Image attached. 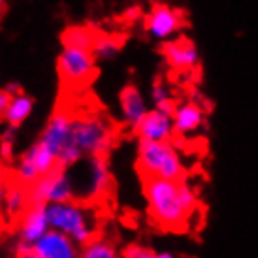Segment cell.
<instances>
[{
	"mask_svg": "<svg viewBox=\"0 0 258 258\" xmlns=\"http://www.w3.org/2000/svg\"><path fill=\"white\" fill-rule=\"evenodd\" d=\"M72 122H74V117L68 113L66 109H57V111L49 117L47 124L43 126L38 144L42 145L49 155L58 158L60 151H62V147L66 145L68 138H70Z\"/></svg>",
	"mask_w": 258,
	"mask_h": 258,
	"instance_id": "9",
	"label": "cell"
},
{
	"mask_svg": "<svg viewBox=\"0 0 258 258\" xmlns=\"http://www.w3.org/2000/svg\"><path fill=\"white\" fill-rule=\"evenodd\" d=\"M57 72L64 87L81 89L96 74V60L89 49L62 45L57 57Z\"/></svg>",
	"mask_w": 258,
	"mask_h": 258,
	"instance_id": "5",
	"label": "cell"
},
{
	"mask_svg": "<svg viewBox=\"0 0 258 258\" xmlns=\"http://www.w3.org/2000/svg\"><path fill=\"white\" fill-rule=\"evenodd\" d=\"M78 185H74L76 198L83 200H96L109 192L111 188V172L106 157H91L85 160L83 177L79 175Z\"/></svg>",
	"mask_w": 258,
	"mask_h": 258,
	"instance_id": "7",
	"label": "cell"
},
{
	"mask_svg": "<svg viewBox=\"0 0 258 258\" xmlns=\"http://www.w3.org/2000/svg\"><path fill=\"white\" fill-rule=\"evenodd\" d=\"M30 206H49V204H62V202H74L76 190L74 181L68 170L57 168L51 173L43 175L36 183L27 188Z\"/></svg>",
	"mask_w": 258,
	"mask_h": 258,
	"instance_id": "6",
	"label": "cell"
},
{
	"mask_svg": "<svg viewBox=\"0 0 258 258\" xmlns=\"http://www.w3.org/2000/svg\"><path fill=\"white\" fill-rule=\"evenodd\" d=\"M138 170L142 177L185 181V162L172 142H140Z\"/></svg>",
	"mask_w": 258,
	"mask_h": 258,
	"instance_id": "3",
	"label": "cell"
},
{
	"mask_svg": "<svg viewBox=\"0 0 258 258\" xmlns=\"http://www.w3.org/2000/svg\"><path fill=\"white\" fill-rule=\"evenodd\" d=\"M51 230L49 219L45 206H30L25 215L21 217V226H19V241H17V251L32 249V245L38 239H42Z\"/></svg>",
	"mask_w": 258,
	"mask_h": 258,
	"instance_id": "11",
	"label": "cell"
},
{
	"mask_svg": "<svg viewBox=\"0 0 258 258\" xmlns=\"http://www.w3.org/2000/svg\"><path fill=\"white\" fill-rule=\"evenodd\" d=\"M4 89H6L8 93L12 94V96H15V94H21V93H23V91H21V85H17L15 81H12V83H8V85L4 87Z\"/></svg>",
	"mask_w": 258,
	"mask_h": 258,
	"instance_id": "25",
	"label": "cell"
},
{
	"mask_svg": "<svg viewBox=\"0 0 258 258\" xmlns=\"http://www.w3.org/2000/svg\"><path fill=\"white\" fill-rule=\"evenodd\" d=\"M51 230H57L72 239L74 243L87 245L94 239L93 215L78 202H62L45 206Z\"/></svg>",
	"mask_w": 258,
	"mask_h": 258,
	"instance_id": "4",
	"label": "cell"
},
{
	"mask_svg": "<svg viewBox=\"0 0 258 258\" xmlns=\"http://www.w3.org/2000/svg\"><path fill=\"white\" fill-rule=\"evenodd\" d=\"M119 51H121L119 40H115L111 36H98L91 53H93L94 60H111L113 57H117Z\"/></svg>",
	"mask_w": 258,
	"mask_h": 258,
	"instance_id": "20",
	"label": "cell"
},
{
	"mask_svg": "<svg viewBox=\"0 0 258 258\" xmlns=\"http://www.w3.org/2000/svg\"><path fill=\"white\" fill-rule=\"evenodd\" d=\"M166 62L177 72H194L200 64V53L190 38H175L162 45Z\"/></svg>",
	"mask_w": 258,
	"mask_h": 258,
	"instance_id": "10",
	"label": "cell"
},
{
	"mask_svg": "<svg viewBox=\"0 0 258 258\" xmlns=\"http://www.w3.org/2000/svg\"><path fill=\"white\" fill-rule=\"evenodd\" d=\"M14 147H15V128L8 126L2 136H0V157L4 160H10L14 157Z\"/></svg>",
	"mask_w": 258,
	"mask_h": 258,
	"instance_id": "22",
	"label": "cell"
},
{
	"mask_svg": "<svg viewBox=\"0 0 258 258\" xmlns=\"http://www.w3.org/2000/svg\"><path fill=\"white\" fill-rule=\"evenodd\" d=\"M96 34L87 27H72V29L64 30L62 34V43L70 45V47H81V49H93L94 42H96Z\"/></svg>",
	"mask_w": 258,
	"mask_h": 258,
	"instance_id": "18",
	"label": "cell"
},
{
	"mask_svg": "<svg viewBox=\"0 0 258 258\" xmlns=\"http://www.w3.org/2000/svg\"><path fill=\"white\" fill-rule=\"evenodd\" d=\"M151 100L155 104V109H160L164 113L173 115V111L177 108V104L173 100L172 89L166 85V81H162V79H157L151 87Z\"/></svg>",
	"mask_w": 258,
	"mask_h": 258,
	"instance_id": "17",
	"label": "cell"
},
{
	"mask_svg": "<svg viewBox=\"0 0 258 258\" xmlns=\"http://www.w3.org/2000/svg\"><path fill=\"white\" fill-rule=\"evenodd\" d=\"M144 194L151 219L164 230H183L198 209V192L186 181L147 177Z\"/></svg>",
	"mask_w": 258,
	"mask_h": 258,
	"instance_id": "1",
	"label": "cell"
},
{
	"mask_svg": "<svg viewBox=\"0 0 258 258\" xmlns=\"http://www.w3.org/2000/svg\"><path fill=\"white\" fill-rule=\"evenodd\" d=\"M4 6H6V0H0V15L4 12Z\"/></svg>",
	"mask_w": 258,
	"mask_h": 258,
	"instance_id": "28",
	"label": "cell"
},
{
	"mask_svg": "<svg viewBox=\"0 0 258 258\" xmlns=\"http://www.w3.org/2000/svg\"><path fill=\"white\" fill-rule=\"evenodd\" d=\"M34 254L40 258H79L78 243L57 230H49L42 239L32 245Z\"/></svg>",
	"mask_w": 258,
	"mask_h": 258,
	"instance_id": "13",
	"label": "cell"
},
{
	"mask_svg": "<svg viewBox=\"0 0 258 258\" xmlns=\"http://www.w3.org/2000/svg\"><path fill=\"white\" fill-rule=\"evenodd\" d=\"M15 258H40V256L34 254L32 249H25V251H17V256Z\"/></svg>",
	"mask_w": 258,
	"mask_h": 258,
	"instance_id": "26",
	"label": "cell"
},
{
	"mask_svg": "<svg viewBox=\"0 0 258 258\" xmlns=\"http://www.w3.org/2000/svg\"><path fill=\"white\" fill-rule=\"evenodd\" d=\"M113 145V126L100 115L74 117L70 138L57 158V166L62 170L72 168L83 158L106 157Z\"/></svg>",
	"mask_w": 258,
	"mask_h": 258,
	"instance_id": "2",
	"label": "cell"
},
{
	"mask_svg": "<svg viewBox=\"0 0 258 258\" xmlns=\"http://www.w3.org/2000/svg\"><path fill=\"white\" fill-rule=\"evenodd\" d=\"M124 258H155V251L142 247V245H130L124 251Z\"/></svg>",
	"mask_w": 258,
	"mask_h": 258,
	"instance_id": "23",
	"label": "cell"
},
{
	"mask_svg": "<svg viewBox=\"0 0 258 258\" xmlns=\"http://www.w3.org/2000/svg\"><path fill=\"white\" fill-rule=\"evenodd\" d=\"M155 258H173L172 252H155Z\"/></svg>",
	"mask_w": 258,
	"mask_h": 258,
	"instance_id": "27",
	"label": "cell"
},
{
	"mask_svg": "<svg viewBox=\"0 0 258 258\" xmlns=\"http://www.w3.org/2000/svg\"><path fill=\"white\" fill-rule=\"evenodd\" d=\"M79 258H121L115 245L106 239H93L91 243L83 245Z\"/></svg>",
	"mask_w": 258,
	"mask_h": 258,
	"instance_id": "19",
	"label": "cell"
},
{
	"mask_svg": "<svg viewBox=\"0 0 258 258\" xmlns=\"http://www.w3.org/2000/svg\"><path fill=\"white\" fill-rule=\"evenodd\" d=\"M136 136L140 142H172L173 134V117L160 109H149V113L140 121L136 128Z\"/></svg>",
	"mask_w": 258,
	"mask_h": 258,
	"instance_id": "12",
	"label": "cell"
},
{
	"mask_svg": "<svg viewBox=\"0 0 258 258\" xmlns=\"http://www.w3.org/2000/svg\"><path fill=\"white\" fill-rule=\"evenodd\" d=\"M119 108H121L122 121L132 128H136L140 121L149 113L147 102H145L144 94L136 85L122 87L121 93H119Z\"/></svg>",
	"mask_w": 258,
	"mask_h": 258,
	"instance_id": "15",
	"label": "cell"
},
{
	"mask_svg": "<svg viewBox=\"0 0 258 258\" xmlns=\"http://www.w3.org/2000/svg\"><path fill=\"white\" fill-rule=\"evenodd\" d=\"M32 109H34V98L32 96L25 93L12 96V102H10V108H8L6 113L8 126H12V128L21 126L23 122L32 115Z\"/></svg>",
	"mask_w": 258,
	"mask_h": 258,
	"instance_id": "16",
	"label": "cell"
},
{
	"mask_svg": "<svg viewBox=\"0 0 258 258\" xmlns=\"http://www.w3.org/2000/svg\"><path fill=\"white\" fill-rule=\"evenodd\" d=\"M185 14L177 8L170 6V4H162V2L151 8L149 15L145 17V30L155 40L170 42V38L181 32L185 29Z\"/></svg>",
	"mask_w": 258,
	"mask_h": 258,
	"instance_id": "8",
	"label": "cell"
},
{
	"mask_svg": "<svg viewBox=\"0 0 258 258\" xmlns=\"http://www.w3.org/2000/svg\"><path fill=\"white\" fill-rule=\"evenodd\" d=\"M173 130L177 136H190L204 126L206 122V108L196 100H186L177 104L173 111Z\"/></svg>",
	"mask_w": 258,
	"mask_h": 258,
	"instance_id": "14",
	"label": "cell"
},
{
	"mask_svg": "<svg viewBox=\"0 0 258 258\" xmlns=\"http://www.w3.org/2000/svg\"><path fill=\"white\" fill-rule=\"evenodd\" d=\"M4 202H6L8 213L14 217H23L25 211L30 208L29 192L23 190V188H12V190H8Z\"/></svg>",
	"mask_w": 258,
	"mask_h": 258,
	"instance_id": "21",
	"label": "cell"
},
{
	"mask_svg": "<svg viewBox=\"0 0 258 258\" xmlns=\"http://www.w3.org/2000/svg\"><path fill=\"white\" fill-rule=\"evenodd\" d=\"M10 102H12V94L8 93L6 89H0V121H6Z\"/></svg>",
	"mask_w": 258,
	"mask_h": 258,
	"instance_id": "24",
	"label": "cell"
}]
</instances>
